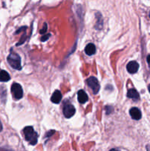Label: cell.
Instances as JSON below:
<instances>
[{
	"instance_id": "1",
	"label": "cell",
	"mask_w": 150,
	"mask_h": 151,
	"mask_svg": "<svg viewBox=\"0 0 150 151\" xmlns=\"http://www.w3.org/2000/svg\"><path fill=\"white\" fill-rule=\"evenodd\" d=\"M25 139L31 145H35L38 142V134L34 131L32 127H26L24 129Z\"/></svg>"
},
{
	"instance_id": "2",
	"label": "cell",
	"mask_w": 150,
	"mask_h": 151,
	"mask_svg": "<svg viewBox=\"0 0 150 151\" xmlns=\"http://www.w3.org/2000/svg\"><path fill=\"white\" fill-rule=\"evenodd\" d=\"M7 60L9 65L13 69H17V70H21V69L22 66L21 64V58L17 53H15L13 51H11L10 54H9V55L7 56Z\"/></svg>"
},
{
	"instance_id": "3",
	"label": "cell",
	"mask_w": 150,
	"mask_h": 151,
	"mask_svg": "<svg viewBox=\"0 0 150 151\" xmlns=\"http://www.w3.org/2000/svg\"><path fill=\"white\" fill-rule=\"evenodd\" d=\"M11 92L15 100H20L23 97V89L19 83H13L11 86Z\"/></svg>"
},
{
	"instance_id": "4",
	"label": "cell",
	"mask_w": 150,
	"mask_h": 151,
	"mask_svg": "<svg viewBox=\"0 0 150 151\" xmlns=\"http://www.w3.org/2000/svg\"><path fill=\"white\" fill-rule=\"evenodd\" d=\"M87 83H88V86L91 88L94 94H96L99 92L100 89V85L96 78H95V77L89 78L87 80Z\"/></svg>"
},
{
	"instance_id": "5",
	"label": "cell",
	"mask_w": 150,
	"mask_h": 151,
	"mask_svg": "<svg viewBox=\"0 0 150 151\" xmlns=\"http://www.w3.org/2000/svg\"><path fill=\"white\" fill-rule=\"evenodd\" d=\"M76 110L75 108L70 103H66L64 105L63 109V113L66 118H71L74 115Z\"/></svg>"
},
{
	"instance_id": "6",
	"label": "cell",
	"mask_w": 150,
	"mask_h": 151,
	"mask_svg": "<svg viewBox=\"0 0 150 151\" xmlns=\"http://www.w3.org/2000/svg\"><path fill=\"white\" fill-rule=\"evenodd\" d=\"M139 69V64L136 61H130L126 65V69L130 74H135Z\"/></svg>"
},
{
	"instance_id": "7",
	"label": "cell",
	"mask_w": 150,
	"mask_h": 151,
	"mask_svg": "<svg viewBox=\"0 0 150 151\" xmlns=\"http://www.w3.org/2000/svg\"><path fill=\"white\" fill-rule=\"evenodd\" d=\"M129 114L131 117L135 120H139L141 118V112L138 108H132L129 110Z\"/></svg>"
},
{
	"instance_id": "8",
	"label": "cell",
	"mask_w": 150,
	"mask_h": 151,
	"mask_svg": "<svg viewBox=\"0 0 150 151\" xmlns=\"http://www.w3.org/2000/svg\"><path fill=\"white\" fill-rule=\"evenodd\" d=\"M127 97L132 99L134 101H138L140 99V95L138 94V91L135 89V88H130L128 90L127 94H126Z\"/></svg>"
},
{
	"instance_id": "9",
	"label": "cell",
	"mask_w": 150,
	"mask_h": 151,
	"mask_svg": "<svg viewBox=\"0 0 150 151\" xmlns=\"http://www.w3.org/2000/svg\"><path fill=\"white\" fill-rule=\"evenodd\" d=\"M62 100V94L60 91L56 90L51 97V101L55 104H58Z\"/></svg>"
},
{
	"instance_id": "10",
	"label": "cell",
	"mask_w": 150,
	"mask_h": 151,
	"mask_svg": "<svg viewBox=\"0 0 150 151\" xmlns=\"http://www.w3.org/2000/svg\"><path fill=\"white\" fill-rule=\"evenodd\" d=\"M77 97L78 101H79V103H80L81 104H84V103H86L88 100V95H87V94L85 92V91H83V90H79V91H78Z\"/></svg>"
},
{
	"instance_id": "11",
	"label": "cell",
	"mask_w": 150,
	"mask_h": 151,
	"mask_svg": "<svg viewBox=\"0 0 150 151\" xmlns=\"http://www.w3.org/2000/svg\"><path fill=\"white\" fill-rule=\"evenodd\" d=\"M85 52L88 55L91 56L95 54L96 52V47L94 44H88L85 48Z\"/></svg>"
},
{
	"instance_id": "12",
	"label": "cell",
	"mask_w": 150,
	"mask_h": 151,
	"mask_svg": "<svg viewBox=\"0 0 150 151\" xmlns=\"http://www.w3.org/2000/svg\"><path fill=\"white\" fill-rule=\"evenodd\" d=\"M10 80V76L8 72L5 70L0 71V81L1 82H7Z\"/></svg>"
},
{
	"instance_id": "13",
	"label": "cell",
	"mask_w": 150,
	"mask_h": 151,
	"mask_svg": "<svg viewBox=\"0 0 150 151\" xmlns=\"http://www.w3.org/2000/svg\"><path fill=\"white\" fill-rule=\"evenodd\" d=\"M6 98H7V90L4 86H1L0 87V99L3 103H6Z\"/></svg>"
},
{
	"instance_id": "14",
	"label": "cell",
	"mask_w": 150,
	"mask_h": 151,
	"mask_svg": "<svg viewBox=\"0 0 150 151\" xmlns=\"http://www.w3.org/2000/svg\"><path fill=\"white\" fill-rule=\"evenodd\" d=\"M46 30H47V25H46V24L44 23V27H43V29H41V30H40V33L45 34L46 32Z\"/></svg>"
},
{
	"instance_id": "15",
	"label": "cell",
	"mask_w": 150,
	"mask_h": 151,
	"mask_svg": "<svg viewBox=\"0 0 150 151\" xmlns=\"http://www.w3.org/2000/svg\"><path fill=\"white\" fill-rule=\"evenodd\" d=\"M50 37V34H46V35H44L43 37H41V41H45L46 40H48V38Z\"/></svg>"
},
{
	"instance_id": "16",
	"label": "cell",
	"mask_w": 150,
	"mask_h": 151,
	"mask_svg": "<svg viewBox=\"0 0 150 151\" xmlns=\"http://www.w3.org/2000/svg\"><path fill=\"white\" fill-rule=\"evenodd\" d=\"M147 62L149 63V64H150V55H149L148 57H147Z\"/></svg>"
},
{
	"instance_id": "17",
	"label": "cell",
	"mask_w": 150,
	"mask_h": 151,
	"mask_svg": "<svg viewBox=\"0 0 150 151\" xmlns=\"http://www.w3.org/2000/svg\"><path fill=\"white\" fill-rule=\"evenodd\" d=\"M2 131V124H1V121H0V132Z\"/></svg>"
},
{
	"instance_id": "18",
	"label": "cell",
	"mask_w": 150,
	"mask_h": 151,
	"mask_svg": "<svg viewBox=\"0 0 150 151\" xmlns=\"http://www.w3.org/2000/svg\"><path fill=\"white\" fill-rule=\"evenodd\" d=\"M148 89H149V93H150V85H149Z\"/></svg>"
},
{
	"instance_id": "19",
	"label": "cell",
	"mask_w": 150,
	"mask_h": 151,
	"mask_svg": "<svg viewBox=\"0 0 150 151\" xmlns=\"http://www.w3.org/2000/svg\"><path fill=\"white\" fill-rule=\"evenodd\" d=\"M149 18H150V11H149Z\"/></svg>"
}]
</instances>
